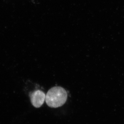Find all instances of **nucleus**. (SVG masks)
<instances>
[{"instance_id":"nucleus-1","label":"nucleus","mask_w":124,"mask_h":124,"mask_svg":"<svg viewBox=\"0 0 124 124\" xmlns=\"http://www.w3.org/2000/svg\"><path fill=\"white\" fill-rule=\"evenodd\" d=\"M67 98L66 91L60 86H54L48 91L46 96V102L48 106L57 108L65 103Z\"/></svg>"},{"instance_id":"nucleus-2","label":"nucleus","mask_w":124,"mask_h":124,"mask_svg":"<svg viewBox=\"0 0 124 124\" xmlns=\"http://www.w3.org/2000/svg\"><path fill=\"white\" fill-rule=\"evenodd\" d=\"M31 103L33 106L38 108L42 106L46 98L45 94L43 91L37 90L29 94Z\"/></svg>"}]
</instances>
